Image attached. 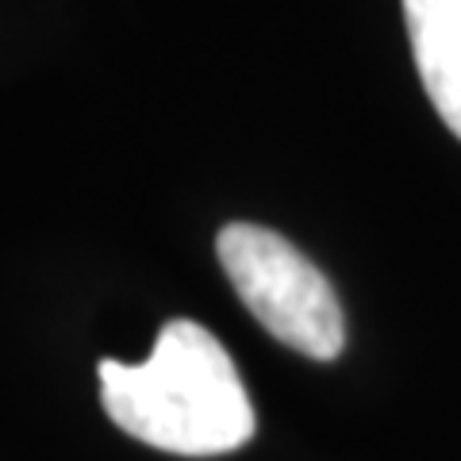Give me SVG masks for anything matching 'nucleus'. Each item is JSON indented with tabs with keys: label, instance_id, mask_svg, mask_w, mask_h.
Returning a JSON list of instances; mask_svg holds the SVG:
<instances>
[{
	"label": "nucleus",
	"instance_id": "1",
	"mask_svg": "<svg viewBox=\"0 0 461 461\" xmlns=\"http://www.w3.org/2000/svg\"><path fill=\"white\" fill-rule=\"evenodd\" d=\"M100 400L112 423L166 454L212 457L254 435V408L223 342L193 320L158 330L147 362H100Z\"/></svg>",
	"mask_w": 461,
	"mask_h": 461
},
{
	"label": "nucleus",
	"instance_id": "2",
	"mask_svg": "<svg viewBox=\"0 0 461 461\" xmlns=\"http://www.w3.org/2000/svg\"><path fill=\"white\" fill-rule=\"evenodd\" d=\"M215 254L242 304L277 342L312 362L342 354L346 323L335 288L288 239L258 223H230L215 239Z\"/></svg>",
	"mask_w": 461,
	"mask_h": 461
},
{
	"label": "nucleus",
	"instance_id": "3",
	"mask_svg": "<svg viewBox=\"0 0 461 461\" xmlns=\"http://www.w3.org/2000/svg\"><path fill=\"white\" fill-rule=\"evenodd\" d=\"M403 23L430 104L461 139V0H403Z\"/></svg>",
	"mask_w": 461,
	"mask_h": 461
}]
</instances>
